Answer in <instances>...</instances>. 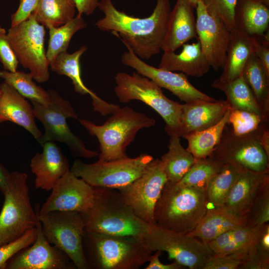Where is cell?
<instances>
[{"instance_id": "37", "label": "cell", "mask_w": 269, "mask_h": 269, "mask_svg": "<svg viewBox=\"0 0 269 269\" xmlns=\"http://www.w3.org/2000/svg\"><path fill=\"white\" fill-rule=\"evenodd\" d=\"M228 124L236 135H259L269 127V118L255 113L231 108Z\"/></svg>"}, {"instance_id": "17", "label": "cell", "mask_w": 269, "mask_h": 269, "mask_svg": "<svg viewBox=\"0 0 269 269\" xmlns=\"http://www.w3.org/2000/svg\"><path fill=\"white\" fill-rule=\"evenodd\" d=\"M196 9L197 38L211 67L223 68L226 57L230 30L220 19L208 13L201 0Z\"/></svg>"}, {"instance_id": "23", "label": "cell", "mask_w": 269, "mask_h": 269, "mask_svg": "<svg viewBox=\"0 0 269 269\" xmlns=\"http://www.w3.org/2000/svg\"><path fill=\"white\" fill-rule=\"evenodd\" d=\"M269 172L242 170L225 202L220 207L236 216H245Z\"/></svg>"}, {"instance_id": "30", "label": "cell", "mask_w": 269, "mask_h": 269, "mask_svg": "<svg viewBox=\"0 0 269 269\" xmlns=\"http://www.w3.org/2000/svg\"><path fill=\"white\" fill-rule=\"evenodd\" d=\"M168 151L161 157L167 181L178 182L196 160L194 156L180 143V136L170 135Z\"/></svg>"}, {"instance_id": "27", "label": "cell", "mask_w": 269, "mask_h": 269, "mask_svg": "<svg viewBox=\"0 0 269 269\" xmlns=\"http://www.w3.org/2000/svg\"><path fill=\"white\" fill-rule=\"evenodd\" d=\"M234 20L235 28L258 39L268 30L269 7L255 0H237Z\"/></svg>"}, {"instance_id": "47", "label": "cell", "mask_w": 269, "mask_h": 269, "mask_svg": "<svg viewBox=\"0 0 269 269\" xmlns=\"http://www.w3.org/2000/svg\"><path fill=\"white\" fill-rule=\"evenodd\" d=\"M155 252L153 255L151 256L148 261L149 264L145 268V269H181L184 267L175 261L169 264H163L159 260L162 252L160 251Z\"/></svg>"}, {"instance_id": "44", "label": "cell", "mask_w": 269, "mask_h": 269, "mask_svg": "<svg viewBox=\"0 0 269 269\" xmlns=\"http://www.w3.org/2000/svg\"><path fill=\"white\" fill-rule=\"evenodd\" d=\"M39 0H20L17 10L11 16V26L27 19L35 10Z\"/></svg>"}, {"instance_id": "6", "label": "cell", "mask_w": 269, "mask_h": 269, "mask_svg": "<svg viewBox=\"0 0 269 269\" xmlns=\"http://www.w3.org/2000/svg\"><path fill=\"white\" fill-rule=\"evenodd\" d=\"M114 79V92L120 103L138 100L145 103L163 119L168 135L181 136L182 104L168 98L155 82L137 72H118Z\"/></svg>"}, {"instance_id": "5", "label": "cell", "mask_w": 269, "mask_h": 269, "mask_svg": "<svg viewBox=\"0 0 269 269\" xmlns=\"http://www.w3.org/2000/svg\"><path fill=\"white\" fill-rule=\"evenodd\" d=\"M79 123L90 135L99 142V161H107L128 157L127 147L141 129L155 125V120L145 114L128 106L115 110L102 125L91 121L79 119Z\"/></svg>"}, {"instance_id": "28", "label": "cell", "mask_w": 269, "mask_h": 269, "mask_svg": "<svg viewBox=\"0 0 269 269\" xmlns=\"http://www.w3.org/2000/svg\"><path fill=\"white\" fill-rule=\"evenodd\" d=\"M211 87L223 92L230 107L251 112L269 118L259 106L252 90L242 75L230 82L215 80Z\"/></svg>"}, {"instance_id": "29", "label": "cell", "mask_w": 269, "mask_h": 269, "mask_svg": "<svg viewBox=\"0 0 269 269\" xmlns=\"http://www.w3.org/2000/svg\"><path fill=\"white\" fill-rule=\"evenodd\" d=\"M87 50V47L83 46L72 53L62 52L49 63V67L57 74L69 77L72 82L74 91L83 95L88 94L92 98V104H95L101 98L85 86L81 77L80 60Z\"/></svg>"}, {"instance_id": "12", "label": "cell", "mask_w": 269, "mask_h": 269, "mask_svg": "<svg viewBox=\"0 0 269 269\" xmlns=\"http://www.w3.org/2000/svg\"><path fill=\"white\" fill-rule=\"evenodd\" d=\"M151 252H166L169 260H174L190 269H203L214 254L207 244L187 234H183L150 225L144 237Z\"/></svg>"}, {"instance_id": "51", "label": "cell", "mask_w": 269, "mask_h": 269, "mask_svg": "<svg viewBox=\"0 0 269 269\" xmlns=\"http://www.w3.org/2000/svg\"><path fill=\"white\" fill-rule=\"evenodd\" d=\"M255 0L269 7V0Z\"/></svg>"}, {"instance_id": "10", "label": "cell", "mask_w": 269, "mask_h": 269, "mask_svg": "<svg viewBox=\"0 0 269 269\" xmlns=\"http://www.w3.org/2000/svg\"><path fill=\"white\" fill-rule=\"evenodd\" d=\"M7 36L18 61L28 69L33 79L39 83L49 79V63L44 48V26L33 14L8 29Z\"/></svg>"}, {"instance_id": "19", "label": "cell", "mask_w": 269, "mask_h": 269, "mask_svg": "<svg viewBox=\"0 0 269 269\" xmlns=\"http://www.w3.org/2000/svg\"><path fill=\"white\" fill-rule=\"evenodd\" d=\"M42 146V151L36 153L31 159L30 167L35 176V188L50 191L58 180L70 170L69 163L55 142H46Z\"/></svg>"}, {"instance_id": "7", "label": "cell", "mask_w": 269, "mask_h": 269, "mask_svg": "<svg viewBox=\"0 0 269 269\" xmlns=\"http://www.w3.org/2000/svg\"><path fill=\"white\" fill-rule=\"evenodd\" d=\"M50 100L48 104L31 102L36 119L44 127L40 144L47 141H57L66 145L75 156L90 159L98 156L99 152L87 148L83 140L73 134L67 120L79 118L71 104L54 90H48Z\"/></svg>"}, {"instance_id": "20", "label": "cell", "mask_w": 269, "mask_h": 269, "mask_svg": "<svg viewBox=\"0 0 269 269\" xmlns=\"http://www.w3.org/2000/svg\"><path fill=\"white\" fill-rule=\"evenodd\" d=\"M230 106L225 100L196 99L182 104L180 136L206 130L218 123Z\"/></svg>"}, {"instance_id": "39", "label": "cell", "mask_w": 269, "mask_h": 269, "mask_svg": "<svg viewBox=\"0 0 269 269\" xmlns=\"http://www.w3.org/2000/svg\"><path fill=\"white\" fill-rule=\"evenodd\" d=\"M244 217L247 226H256L269 223V175L259 188Z\"/></svg>"}, {"instance_id": "14", "label": "cell", "mask_w": 269, "mask_h": 269, "mask_svg": "<svg viewBox=\"0 0 269 269\" xmlns=\"http://www.w3.org/2000/svg\"><path fill=\"white\" fill-rule=\"evenodd\" d=\"M167 181L161 160L153 159L139 177L118 190L137 217L149 225H155V205Z\"/></svg>"}, {"instance_id": "40", "label": "cell", "mask_w": 269, "mask_h": 269, "mask_svg": "<svg viewBox=\"0 0 269 269\" xmlns=\"http://www.w3.org/2000/svg\"><path fill=\"white\" fill-rule=\"evenodd\" d=\"M209 14L221 20L231 31L235 28V10L237 0H201Z\"/></svg>"}, {"instance_id": "8", "label": "cell", "mask_w": 269, "mask_h": 269, "mask_svg": "<svg viewBox=\"0 0 269 269\" xmlns=\"http://www.w3.org/2000/svg\"><path fill=\"white\" fill-rule=\"evenodd\" d=\"M27 178L24 172L10 173L0 212V246L35 227L37 214L31 204Z\"/></svg>"}, {"instance_id": "53", "label": "cell", "mask_w": 269, "mask_h": 269, "mask_svg": "<svg viewBox=\"0 0 269 269\" xmlns=\"http://www.w3.org/2000/svg\"><path fill=\"white\" fill-rule=\"evenodd\" d=\"M0 94H1V89H0Z\"/></svg>"}, {"instance_id": "26", "label": "cell", "mask_w": 269, "mask_h": 269, "mask_svg": "<svg viewBox=\"0 0 269 269\" xmlns=\"http://www.w3.org/2000/svg\"><path fill=\"white\" fill-rule=\"evenodd\" d=\"M247 226L244 217H239L222 207L208 208L195 228L187 235L207 244L224 232Z\"/></svg>"}, {"instance_id": "18", "label": "cell", "mask_w": 269, "mask_h": 269, "mask_svg": "<svg viewBox=\"0 0 269 269\" xmlns=\"http://www.w3.org/2000/svg\"><path fill=\"white\" fill-rule=\"evenodd\" d=\"M39 214L52 211H76L84 213L91 207L94 188L69 170L56 182Z\"/></svg>"}, {"instance_id": "16", "label": "cell", "mask_w": 269, "mask_h": 269, "mask_svg": "<svg viewBox=\"0 0 269 269\" xmlns=\"http://www.w3.org/2000/svg\"><path fill=\"white\" fill-rule=\"evenodd\" d=\"M124 52L121 57V62L131 67L136 72L155 82L160 88H165L185 103L201 99L215 102L217 100L200 91L192 85L184 73L173 72L154 67L137 57L130 48Z\"/></svg>"}, {"instance_id": "48", "label": "cell", "mask_w": 269, "mask_h": 269, "mask_svg": "<svg viewBox=\"0 0 269 269\" xmlns=\"http://www.w3.org/2000/svg\"><path fill=\"white\" fill-rule=\"evenodd\" d=\"M78 14L89 15L98 7L99 0H73Z\"/></svg>"}, {"instance_id": "38", "label": "cell", "mask_w": 269, "mask_h": 269, "mask_svg": "<svg viewBox=\"0 0 269 269\" xmlns=\"http://www.w3.org/2000/svg\"><path fill=\"white\" fill-rule=\"evenodd\" d=\"M223 164L210 156L196 159L190 169L178 182L185 185L206 189L210 179Z\"/></svg>"}, {"instance_id": "35", "label": "cell", "mask_w": 269, "mask_h": 269, "mask_svg": "<svg viewBox=\"0 0 269 269\" xmlns=\"http://www.w3.org/2000/svg\"><path fill=\"white\" fill-rule=\"evenodd\" d=\"M0 78L15 89L21 95L31 102L46 105L50 100L49 91L36 85L33 81V77L29 73L6 70L0 71Z\"/></svg>"}, {"instance_id": "46", "label": "cell", "mask_w": 269, "mask_h": 269, "mask_svg": "<svg viewBox=\"0 0 269 269\" xmlns=\"http://www.w3.org/2000/svg\"><path fill=\"white\" fill-rule=\"evenodd\" d=\"M269 42L257 39L254 52L269 76Z\"/></svg>"}, {"instance_id": "3", "label": "cell", "mask_w": 269, "mask_h": 269, "mask_svg": "<svg viewBox=\"0 0 269 269\" xmlns=\"http://www.w3.org/2000/svg\"><path fill=\"white\" fill-rule=\"evenodd\" d=\"M91 207L81 213L85 230L98 233L143 237L150 225L140 219L117 189L93 187Z\"/></svg>"}, {"instance_id": "2", "label": "cell", "mask_w": 269, "mask_h": 269, "mask_svg": "<svg viewBox=\"0 0 269 269\" xmlns=\"http://www.w3.org/2000/svg\"><path fill=\"white\" fill-rule=\"evenodd\" d=\"M209 205L205 188L167 181L155 205V225L187 234L203 217Z\"/></svg>"}, {"instance_id": "21", "label": "cell", "mask_w": 269, "mask_h": 269, "mask_svg": "<svg viewBox=\"0 0 269 269\" xmlns=\"http://www.w3.org/2000/svg\"><path fill=\"white\" fill-rule=\"evenodd\" d=\"M0 87V123L10 122L20 126L40 143L43 134L35 123L32 105L5 82Z\"/></svg>"}, {"instance_id": "15", "label": "cell", "mask_w": 269, "mask_h": 269, "mask_svg": "<svg viewBox=\"0 0 269 269\" xmlns=\"http://www.w3.org/2000/svg\"><path fill=\"white\" fill-rule=\"evenodd\" d=\"M40 204L34 207L37 214L36 237L34 242L23 249L7 262L6 269H75L69 257L51 244L44 235L38 214Z\"/></svg>"}, {"instance_id": "1", "label": "cell", "mask_w": 269, "mask_h": 269, "mask_svg": "<svg viewBox=\"0 0 269 269\" xmlns=\"http://www.w3.org/2000/svg\"><path fill=\"white\" fill-rule=\"evenodd\" d=\"M98 8L104 14L95 23L99 30L116 35L141 59H149L160 52L171 10L169 0H156L152 12L144 18L119 10L112 0H100Z\"/></svg>"}, {"instance_id": "22", "label": "cell", "mask_w": 269, "mask_h": 269, "mask_svg": "<svg viewBox=\"0 0 269 269\" xmlns=\"http://www.w3.org/2000/svg\"><path fill=\"white\" fill-rule=\"evenodd\" d=\"M194 8L187 0H176L169 15L161 50L175 52L193 38H197Z\"/></svg>"}, {"instance_id": "52", "label": "cell", "mask_w": 269, "mask_h": 269, "mask_svg": "<svg viewBox=\"0 0 269 269\" xmlns=\"http://www.w3.org/2000/svg\"><path fill=\"white\" fill-rule=\"evenodd\" d=\"M191 5L194 7L196 8L198 1L199 0H187Z\"/></svg>"}, {"instance_id": "9", "label": "cell", "mask_w": 269, "mask_h": 269, "mask_svg": "<svg viewBox=\"0 0 269 269\" xmlns=\"http://www.w3.org/2000/svg\"><path fill=\"white\" fill-rule=\"evenodd\" d=\"M147 154L107 161L86 163L75 160L70 170L92 187L119 189L139 177L153 159Z\"/></svg>"}, {"instance_id": "33", "label": "cell", "mask_w": 269, "mask_h": 269, "mask_svg": "<svg viewBox=\"0 0 269 269\" xmlns=\"http://www.w3.org/2000/svg\"><path fill=\"white\" fill-rule=\"evenodd\" d=\"M76 8L73 0H39L32 14L39 23L61 26L74 17Z\"/></svg>"}, {"instance_id": "41", "label": "cell", "mask_w": 269, "mask_h": 269, "mask_svg": "<svg viewBox=\"0 0 269 269\" xmlns=\"http://www.w3.org/2000/svg\"><path fill=\"white\" fill-rule=\"evenodd\" d=\"M36 237L35 227L16 239L0 246V269H5L8 261L18 252L31 245Z\"/></svg>"}, {"instance_id": "11", "label": "cell", "mask_w": 269, "mask_h": 269, "mask_svg": "<svg viewBox=\"0 0 269 269\" xmlns=\"http://www.w3.org/2000/svg\"><path fill=\"white\" fill-rule=\"evenodd\" d=\"M38 217L48 241L63 251L76 269H88L83 247L85 226L81 213L56 211L39 213Z\"/></svg>"}, {"instance_id": "45", "label": "cell", "mask_w": 269, "mask_h": 269, "mask_svg": "<svg viewBox=\"0 0 269 269\" xmlns=\"http://www.w3.org/2000/svg\"><path fill=\"white\" fill-rule=\"evenodd\" d=\"M241 269H269V253L256 249L249 254L245 261L240 267Z\"/></svg>"}, {"instance_id": "4", "label": "cell", "mask_w": 269, "mask_h": 269, "mask_svg": "<svg viewBox=\"0 0 269 269\" xmlns=\"http://www.w3.org/2000/svg\"><path fill=\"white\" fill-rule=\"evenodd\" d=\"M83 247L88 269H138L152 253L143 237L86 230Z\"/></svg>"}, {"instance_id": "31", "label": "cell", "mask_w": 269, "mask_h": 269, "mask_svg": "<svg viewBox=\"0 0 269 269\" xmlns=\"http://www.w3.org/2000/svg\"><path fill=\"white\" fill-rule=\"evenodd\" d=\"M230 112L229 107L223 119L214 126L182 136L188 141L186 149L196 159L206 158L212 153L221 139L225 126L228 124Z\"/></svg>"}, {"instance_id": "13", "label": "cell", "mask_w": 269, "mask_h": 269, "mask_svg": "<svg viewBox=\"0 0 269 269\" xmlns=\"http://www.w3.org/2000/svg\"><path fill=\"white\" fill-rule=\"evenodd\" d=\"M227 125L209 156L243 170L269 172V157L259 142L260 135H236Z\"/></svg>"}, {"instance_id": "42", "label": "cell", "mask_w": 269, "mask_h": 269, "mask_svg": "<svg viewBox=\"0 0 269 269\" xmlns=\"http://www.w3.org/2000/svg\"><path fill=\"white\" fill-rule=\"evenodd\" d=\"M247 254H213L208 259L203 269H238L246 260Z\"/></svg>"}, {"instance_id": "36", "label": "cell", "mask_w": 269, "mask_h": 269, "mask_svg": "<svg viewBox=\"0 0 269 269\" xmlns=\"http://www.w3.org/2000/svg\"><path fill=\"white\" fill-rule=\"evenodd\" d=\"M242 170L230 164H223L206 186L209 205L214 207L222 206Z\"/></svg>"}, {"instance_id": "50", "label": "cell", "mask_w": 269, "mask_h": 269, "mask_svg": "<svg viewBox=\"0 0 269 269\" xmlns=\"http://www.w3.org/2000/svg\"><path fill=\"white\" fill-rule=\"evenodd\" d=\"M259 142L262 147L269 157V127L266 128L261 134Z\"/></svg>"}, {"instance_id": "24", "label": "cell", "mask_w": 269, "mask_h": 269, "mask_svg": "<svg viewBox=\"0 0 269 269\" xmlns=\"http://www.w3.org/2000/svg\"><path fill=\"white\" fill-rule=\"evenodd\" d=\"M182 46L179 53L163 52L158 68L170 71H179L187 76L197 77L207 73L211 66L199 42L185 43Z\"/></svg>"}, {"instance_id": "25", "label": "cell", "mask_w": 269, "mask_h": 269, "mask_svg": "<svg viewBox=\"0 0 269 269\" xmlns=\"http://www.w3.org/2000/svg\"><path fill=\"white\" fill-rule=\"evenodd\" d=\"M256 41V38L237 28L231 31L223 71L218 79L230 82L242 75L248 58L255 51Z\"/></svg>"}, {"instance_id": "34", "label": "cell", "mask_w": 269, "mask_h": 269, "mask_svg": "<svg viewBox=\"0 0 269 269\" xmlns=\"http://www.w3.org/2000/svg\"><path fill=\"white\" fill-rule=\"evenodd\" d=\"M87 23L77 14L66 23L57 27L49 26V40L46 55L50 63L61 53L67 51L71 39L77 31L85 28Z\"/></svg>"}, {"instance_id": "43", "label": "cell", "mask_w": 269, "mask_h": 269, "mask_svg": "<svg viewBox=\"0 0 269 269\" xmlns=\"http://www.w3.org/2000/svg\"><path fill=\"white\" fill-rule=\"evenodd\" d=\"M0 61L5 70L17 71L18 61L9 42L5 29L0 25Z\"/></svg>"}, {"instance_id": "32", "label": "cell", "mask_w": 269, "mask_h": 269, "mask_svg": "<svg viewBox=\"0 0 269 269\" xmlns=\"http://www.w3.org/2000/svg\"><path fill=\"white\" fill-rule=\"evenodd\" d=\"M242 76L263 112L269 116V76L255 52L248 58Z\"/></svg>"}, {"instance_id": "49", "label": "cell", "mask_w": 269, "mask_h": 269, "mask_svg": "<svg viewBox=\"0 0 269 269\" xmlns=\"http://www.w3.org/2000/svg\"><path fill=\"white\" fill-rule=\"evenodd\" d=\"M10 173V172L0 162V191L2 194L7 187Z\"/></svg>"}]
</instances>
